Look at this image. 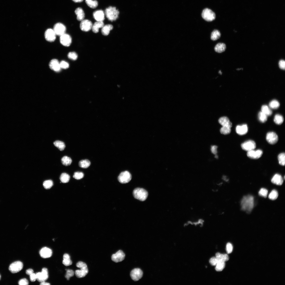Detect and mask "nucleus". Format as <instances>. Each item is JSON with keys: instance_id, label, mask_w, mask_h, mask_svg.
Here are the masks:
<instances>
[{"instance_id": "5", "label": "nucleus", "mask_w": 285, "mask_h": 285, "mask_svg": "<svg viewBox=\"0 0 285 285\" xmlns=\"http://www.w3.org/2000/svg\"><path fill=\"white\" fill-rule=\"evenodd\" d=\"M202 17L206 21L208 22L212 21L215 18V14L212 11L208 8H206L203 11L202 14Z\"/></svg>"}, {"instance_id": "30", "label": "nucleus", "mask_w": 285, "mask_h": 285, "mask_svg": "<svg viewBox=\"0 0 285 285\" xmlns=\"http://www.w3.org/2000/svg\"><path fill=\"white\" fill-rule=\"evenodd\" d=\"M54 144L61 151H63L65 148L66 145L65 143L61 141H55L54 142Z\"/></svg>"}, {"instance_id": "11", "label": "nucleus", "mask_w": 285, "mask_h": 285, "mask_svg": "<svg viewBox=\"0 0 285 285\" xmlns=\"http://www.w3.org/2000/svg\"><path fill=\"white\" fill-rule=\"evenodd\" d=\"M143 272L140 269L136 268L131 271L130 276L132 279L134 281L139 280L142 277Z\"/></svg>"}, {"instance_id": "2", "label": "nucleus", "mask_w": 285, "mask_h": 285, "mask_svg": "<svg viewBox=\"0 0 285 285\" xmlns=\"http://www.w3.org/2000/svg\"><path fill=\"white\" fill-rule=\"evenodd\" d=\"M105 13L108 20L113 22L118 18L119 12L115 7L110 6L106 9Z\"/></svg>"}, {"instance_id": "35", "label": "nucleus", "mask_w": 285, "mask_h": 285, "mask_svg": "<svg viewBox=\"0 0 285 285\" xmlns=\"http://www.w3.org/2000/svg\"><path fill=\"white\" fill-rule=\"evenodd\" d=\"M85 2L89 7L92 8H96L98 5V2L96 1L86 0Z\"/></svg>"}, {"instance_id": "19", "label": "nucleus", "mask_w": 285, "mask_h": 285, "mask_svg": "<svg viewBox=\"0 0 285 285\" xmlns=\"http://www.w3.org/2000/svg\"><path fill=\"white\" fill-rule=\"evenodd\" d=\"M49 65L50 68L55 72H59L61 69L60 62L56 59L51 60L50 63Z\"/></svg>"}, {"instance_id": "10", "label": "nucleus", "mask_w": 285, "mask_h": 285, "mask_svg": "<svg viewBox=\"0 0 285 285\" xmlns=\"http://www.w3.org/2000/svg\"><path fill=\"white\" fill-rule=\"evenodd\" d=\"M241 146L243 150L248 152L254 150L256 148V145L254 141L250 140L242 143Z\"/></svg>"}, {"instance_id": "21", "label": "nucleus", "mask_w": 285, "mask_h": 285, "mask_svg": "<svg viewBox=\"0 0 285 285\" xmlns=\"http://www.w3.org/2000/svg\"><path fill=\"white\" fill-rule=\"evenodd\" d=\"M236 131L238 135H243L245 134L248 131V127L246 124L242 125H238L236 128Z\"/></svg>"}, {"instance_id": "23", "label": "nucleus", "mask_w": 285, "mask_h": 285, "mask_svg": "<svg viewBox=\"0 0 285 285\" xmlns=\"http://www.w3.org/2000/svg\"><path fill=\"white\" fill-rule=\"evenodd\" d=\"M271 182L274 184L281 185L282 184L283 180L282 177L280 174H275L272 178Z\"/></svg>"}, {"instance_id": "39", "label": "nucleus", "mask_w": 285, "mask_h": 285, "mask_svg": "<svg viewBox=\"0 0 285 285\" xmlns=\"http://www.w3.org/2000/svg\"><path fill=\"white\" fill-rule=\"evenodd\" d=\"M258 118L261 122L264 123L267 121L268 116L262 112H261L259 113Z\"/></svg>"}, {"instance_id": "40", "label": "nucleus", "mask_w": 285, "mask_h": 285, "mask_svg": "<svg viewBox=\"0 0 285 285\" xmlns=\"http://www.w3.org/2000/svg\"><path fill=\"white\" fill-rule=\"evenodd\" d=\"M280 106V104L278 101L276 100H273L271 101L269 104L270 107L273 109L278 108Z\"/></svg>"}, {"instance_id": "14", "label": "nucleus", "mask_w": 285, "mask_h": 285, "mask_svg": "<svg viewBox=\"0 0 285 285\" xmlns=\"http://www.w3.org/2000/svg\"><path fill=\"white\" fill-rule=\"evenodd\" d=\"M60 41L63 45L69 47L72 43V40L70 35L65 33L60 36Z\"/></svg>"}, {"instance_id": "15", "label": "nucleus", "mask_w": 285, "mask_h": 285, "mask_svg": "<svg viewBox=\"0 0 285 285\" xmlns=\"http://www.w3.org/2000/svg\"><path fill=\"white\" fill-rule=\"evenodd\" d=\"M45 37L46 40L49 42H52L56 39L57 35L53 29H49L45 33Z\"/></svg>"}, {"instance_id": "34", "label": "nucleus", "mask_w": 285, "mask_h": 285, "mask_svg": "<svg viewBox=\"0 0 285 285\" xmlns=\"http://www.w3.org/2000/svg\"><path fill=\"white\" fill-rule=\"evenodd\" d=\"M225 266V262L223 261H219L215 266V269L218 272L222 271L224 269Z\"/></svg>"}, {"instance_id": "43", "label": "nucleus", "mask_w": 285, "mask_h": 285, "mask_svg": "<svg viewBox=\"0 0 285 285\" xmlns=\"http://www.w3.org/2000/svg\"><path fill=\"white\" fill-rule=\"evenodd\" d=\"M220 131L221 134L226 135L230 133L231 132V128L227 127L222 126L220 129Z\"/></svg>"}, {"instance_id": "49", "label": "nucleus", "mask_w": 285, "mask_h": 285, "mask_svg": "<svg viewBox=\"0 0 285 285\" xmlns=\"http://www.w3.org/2000/svg\"><path fill=\"white\" fill-rule=\"evenodd\" d=\"M60 64L61 69H66L68 68L69 67L68 63L65 61H62L60 62Z\"/></svg>"}, {"instance_id": "20", "label": "nucleus", "mask_w": 285, "mask_h": 285, "mask_svg": "<svg viewBox=\"0 0 285 285\" xmlns=\"http://www.w3.org/2000/svg\"><path fill=\"white\" fill-rule=\"evenodd\" d=\"M94 19L97 21H103L105 19V14L103 11L99 10L95 11L93 14Z\"/></svg>"}, {"instance_id": "46", "label": "nucleus", "mask_w": 285, "mask_h": 285, "mask_svg": "<svg viewBox=\"0 0 285 285\" xmlns=\"http://www.w3.org/2000/svg\"><path fill=\"white\" fill-rule=\"evenodd\" d=\"M84 174L81 172H76L74 173L73 178L77 180H80L83 178Z\"/></svg>"}, {"instance_id": "51", "label": "nucleus", "mask_w": 285, "mask_h": 285, "mask_svg": "<svg viewBox=\"0 0 285 285\" xmlns=\"http://www.w3.org/2000/svg\"><path fill=\"white\" fill-rule=\"evenodd\" d=\"M218 262V261L215 257H212L209 260L210 263L213 266H215Z\"/></svg>"}, {"instance_id": "47", "label": "nucleus", "mask_w": 285, "mask_h": 285, "mask_svg": "<svg viewBox=\"0 0 285 285\" xmlns=\"http://www.w3.org/2000/svg\"><path fill=\"white\" fill-rule=\"evenodd\" d=\"M268 193L267 190L264 188H262L260 190L259 193L260 196L266 198L267 197Z\"/></svg>"}, {"instance_id": "42", "label": "nucleus", "mask_w": 285, "mask_h": 285, "mask_svg": "<svg viewBox=\"0 0 285 285\" xmlns=\"http://www.w3.org/2000/svg\"><path fill=\"white\" fill-rule=\"evenodd\" d=\"M278 196V191L276 190H274L272 191L269 196V199L272 200H274L276 199Z\"/></svg>"}, {"instance_id": "59", "label": "nucleus", "mask_w": 285, "mask_h": 285, "mask_svg": "<svg viewBox=\"0 0 285 285\" xmlns=\"http://www.w3.org/2000/svg\"><path fill=\"white\" fill-rule=\"evenodd\" d=\"M75 3H80L83 1L84 0H72Z\"/></svg>"}, {"instance_id": "13", "label": "nucleus", "mask_w": 285, "mask_h": 285, "mask_svg": "<svg viewBox=\"0 0 285 285\" xmlns=\"http://www.w3.org/2000/svg\"><path fill=\"white\" fill-rule=\"evenodd\" d=\"M266 140L270 144H274L278 141L279 139L277 135L275 133L270 132L266 135Z\"/></svg>"}, {"instance_id": "25", "label": "nucleus", "mask_w": 285, "mask_h": 285, "mask_svg": "<svg viewBox=\"0 0 285 285\" xmlns=\"http://www.w3.org/2000/svg\"><path fill=\"white\" fill-rule=\"evenodd\" d=\"M104 25V23L103 21H97L95 22L93 25L92 28L93 31L95 33H97L99 32V29L100 28H102Z\"/></svg>"}, {"instance_id": "18", "label": "nucleus", "mask_w": 285, "mask_h": 285, "mask_svg": "<svg viewBox=\"0 0 285 285\" xmlns=\"http://www.w3.org/2000/svg\"><path fill=\"white\" fill-rule=\"evenodd\" d=\"M40 254L42 258L44 259L49 258L52 255V251L50 248L44 247L42 248L40 252Z\"/></svg>"}, {"instance_id": "1", "label": "nucleus", "mask_w": 285, "mask_h": 285, "mask_svg": "<svg viewBox=\"0 0 285 285\" xmlns=\"http://www.w3.org/2000/svg\"><path fill=\"white\" fill-rule=\"evenodd\" d=\"M254 198L251 195L244 196L241 202L242 209L248 213L251 212L254 207Z\"/></svg>"}, {"instance_id": "7", "label": "nucleus", "mask_w": 285, "mask_h": 285, "mask_svg": "<svg viewBox=\"0 0 285 285\" xmlns=\"http://www.w3.org/2000/svg\"><path fill=\"white\" fill-rule=\"evenodd\" d=\"M132 175L130 173L126 171L121 172L118 177V180L122 183H126L130 181L132 179Z\"/></svg>"}, {"instance_id": "58", "label": "nucleus", "mask_w": 285, "mask_h": 285, "mask_svg": "<svg viewBox=\"0 0 285 285\" xmlns=\"http://www.w3.org/2000/svg\"><path fill=\"white\" fill-rule=\"evenodd\" d=\"M41 283H40V284L41 285H50V284L49 283L46 282L45 281L43 282H41Z\"/></svg>"}, {"instance_id": "27", "label": "nucleus", "mask_w": 285, "mask_h": 285, "mask_svg": "<svg viewBox=\"0 0 285 285\" xmlns=\"http://www.w3.org/2000/svg\"><path fill=\"white\" fill-rule=\"evenodd\" d=\"M215 257L219 261L226 262L229 260V257L227 254H222L217 253L215 254Z\"/></svg>"}, {"instance_id": "6", "label": "nucleus", "mask_w": 285, "mask_h": 285, "mask_svg": "<svg viewBox=\"0 0 285 285\" xmlns=\"http://www.w3.org/2000/svg\"><path fill=\"white\" fill-rule=\"evenodd\" d=\"M23 264L21 261H18L12 263L9 266V270L12 273H15L19 272L23 269Z\"/></svg>"}, {"instance_id": "26", "label": "nucleus", "mask_w": 285, "mask_h": 285, "mask_svg": "<svg viewBox=\"0 0 285 285\" xmlns=\"http://www.w3.org/2000/svg\"><path fill=\"white\" fill-rule=\"evenodd\" d=\"M113 28V26L111 24H107L104 26L102 28V34L104 36L108 35L111 30Z\"/></svg>"}, {"instance_id": "16", "label": "nucleus", "mask_w": 285, "mask_h": 285, "mask_svg": "<svg viewBox=\"0 0 285 285\" xmlns=\"http://www.w3.org/2000/svg\"><path fill=\"white\" fill-rule=\"evenodd\" d=\"M125 257L124 253L122 251L120 250L112 255V259L113 261L118 263L123 261L125 259Z\"/></svg>"}, {"instance_id": "48", "label": "nucleus", "mask_w": 285, "mask_h": 285, "mask_svg": "<svg viewBox=\"0 0 285 285\" xmlns=\"http://www.w3.org/2000/svg\"><path fill=\"white\" fill-rule=\"evenodd\" d=\"M66 271L65 277L67 280H69L71 277L74 276L75 272L73 270L70 269L67 270Z\"/></svg>"}, {"instance_id": "33", "label": "nucleus", "mask_w": 285, "mask_h": 285, "mask_svg": "<svg viewBox=\"0 0 285 285\" xmlns=\"http://www.w3.org/2000/svg\"><path fill=\"white\" fill-rule=\"evenodd\" d=\"M261 110V112L268 116H271L272 114V110L267 105L262 106Z\"/></svg>"}, {"instance_id": "41", "label": "nucleus", "mask_w": 285, "mask_h": 285, "mask_svg": "<svg viewBox=\"0 0 285 285\" xmlns=\"http://www.w3.org/2000/svg\"><path fill=\"white\" fill-rule=\"evenodd\" d=\"M278 159L279 164L282 166H284L285 163V154L284 153L280 154L278 156Z\"/></svg>"}, {"instance_id": "56", "label": "nucleus", "mask_w": 285, "mask_h": 285, "mask_svg": "<svg viewBox=\"0 0 285 285\" xmlns=\"http://www.w3.org/2000/svg\"><path fill=\"white\" fill-rule=\"evenodd\" d=\"M217 146H213L211 147V152L215 154H216L217 153Z\"/></svg>"}, {"instance_id": "38", "label": "nucleus", "mask_w": 285, "mask_h": 285, "mask_svg": "<svg viewBox=\"0 0 285 285\" xmlns=\"http://www.w3.org/2000/svg\"><path fill=\"white\" fill-rule=\"evenodd\" d=\"M61 182L63 183L68 182L70 180V177L68 174L66 173H62L60 178Z\"/></svg>"}, {"instance_id": "45", "label": "nucleus", "mask_w": 285, "mask_h": 285, "mask_svg": "<svg viewBox=\"0 0 285 285\" xmlns=\"http://www.w3.org/2000/svg\"><path fill=\"white\" fill-rule=\"evenodd\" d=\"M68 58L73 60H76L78 58V55L77 54L74 52H70L68 55Z\"/></svg>"}, {"instance_id": "55", "label": "nucleus", "mask_w": 285, "mask_h": 285, "mask_svg": "<svg viewBox=\"0 0 285 285\" xmlns=\"http://www.w3.org/2000/svg\"><path fill=\"white\" fill-rule=\"evenodd\" d=\"M30 280L31 282H34L36 280V274L34 273L30 275Z\"/></svg>"}, {"instance_id": "12", "label": "nucleus", "mask_w": 285, "mask_h": 285, "mask_svg": "<svg viewBox=\"0 0 285 285\" xmlns=\"http://www.w3.org/2000/svg\"><path fill=\"white\" fill-rule=\"evenodd\" d=\"M93 24L91 21L88 20H84L82 21L80 24L81 30L84 32H88L92 28Z\"/></svg>"}, {"instance_id": "60", "label": "nucleus", "mask_w": 285, "mask_h": 285, "mask_svg": "<svg viewBox=\"0 0 285 285\" xmlns=\"http://www.w3.org/2000/svg\"><path fill=\"white\" fill-rule=\"evenodd\" d=\"M1 275H0V280H1Z\"/></svg>"}, {"instance_id": "31", "label": "nucleus", "mask_w": 285, "mask_h": 285, "mask_svg": "<svg viewBox=\"0 0 285 285\" xmlns=\"http://www.w3.org/2000/svg\"><path fill=\"white\" fill-rule=\"evenodd\" d=\"M90 164V161L88 160H82L80 161L79 163V166L84 169L88 168L89 167Z\"/></svg>"}, {"instance_id": "44", "label": "nucleus", "mask_w": 285, "mask_h": 285, "mask_svg": "<svg viewBox=\"0 0 285 285\" xmlns=\"http://www.w3.org/2000/svg\"><path fill=\"white\" fill-rule=\"evenodd\" d=\"M53 185V182L51 180L44 181L43 183V186L44 188L47 189H50Z\"/></svg>"}, {"instance_id": "3", "label": "nucleus", "mask_w": 285, "mask_h": 285, "mask_svg": "<svg viewBox=\"0 0 285 285\" xmlns=\"http://www.w3.org/2000/svg\"><path fill=\"white\" fill-rule=\"evenodd\" d=\"M76 266L80 269L76 270L75 274L78 278H81L85 277L88 273L89 270L86 264L85 263L80 261L77 263Z\"/></svg>"}, {"instance_id": "36", "label": "nucleus", "mask_w": 285, "mask_h": 285, "mask_svg": "<svg viewBox=\"0 0 285 285\" xmlns=\"http://www.w3.org/2000/svg\"><path fill=\"white\" fill-rule=\"evenodd\" d=\"M220 36L221 34L219 31L218 30H214L211 33V39L213 41L217 40L220 37Z\"/></svg>"}, {"instance_id": "32", "label": "nucleus", "mask_w": 285, "mask_h": 285, "mask_svg": "<svg viewBox=\"0 0 285 285\" xmlns=\"http://www.w3.org/2000/svg\"><path fill=\"white\" fill-rule=\"evenodd\" d=\"M61 162L64 165L66 166H68L71 164L72 161L70 158L67 156H65L62 158Z\"/></svg>"}, {"instance_id": "29", "label": "nucleus", "mask_w": 285, "mask_h": 285, "mask_svg": "<svg viewBox=\"0 0 285 285\" xmlns=\"http://www.w3.org/2000/svg\"><path fill=\"white\" fill-rule=\"evenodd\" d=\"M204 222V221L203 219H198V220L194 221H189L185 224V226L191 224L195 225H200L201 226H202L203 225Z\"/></svg>"}, {"instance_id": "53", "label": "nucleus", "mask_w": 285, "mask_h": 285, "mask_svg": "<svg viewBox=\"0 0 285 285\" xmlns=\"http://www.w3.org/2000/svg\"><path fill=\"white\" fill-rule=\"evenodd\" d=\"M18 283L20 285H27L29 284V282L26 279L24 278L20 280Z\"/></svg>"}, {"instance_id": "24", "label": "nucleus", "mask_w": 285, "mask_h": 285, "mask_svg": "<svg viewBox=\"0 0 285 285\" xmlns=\"http://www.w3.org/2000/svg\"><path fill=\"white\" fill-rule=\"evenodd\" d=\"M75 13L77 16V19L78 21H81L84 20L85 17V14L82 8H77L75 11Z\"/></svg>"}, {"instance_id": "4", "label": "nucleus", "mask_w": 285, "mask_h": 285, "mask_svg": "<svg viewBox=\"0 0 285 285\" xmlns=\"http://www.w3.org/2000/svg\"><path fill=\"white\" fill-rule=\"evenodd\" d=\"M133 194L135 199L142 201H145L148 195V191L143 189L140 188L135 189Z\"/></svg>"}, {"instance_id": "9", "label": "nucleus", "mask_w": 285, "mask_h": 285, "mask_svg": "<svg viewBox=\"0 0 285 285\" xmlns=\"http://www.w3.org/2000/svg\"><path fill=\"white\" fill-rule=\"evenodd\" d=\"M53 30L56 35L60 36L66 33V27L65 26L61 23H58L54 26Z\"/></svg>"}, {"instance_id": "8", "label": "nucleus", "mask_w": 285, "mask_h": 285, "mask_svg": "<svg viewBox=\"0 0 285 285\" xmlns=\"http://www.w3.org/2000/svg\"><path fill=\"white\" fill-rule=\"evenodd\" d=\"M36 280L40 282L45 281L48 278V273L47 269L44 268L41 272H38L36 274Z\"/></svg>"}, {"instance_id": "17", "label": "nucleus", "mask_w": 285, "mask_h": 285, "mask_svg": "<svg viewBox=\"0 0 285 285\" xmlns=\"http://www.w3.org/2000/svg\"><path fill=\"white\" fill-rule=\"evenodd\" d=\"M263 153L262 151L260 150L255 151L254 150L247 152V155L248 157L253 159H258L260 158Z\"/></svg>"}, {"instance_id": "22", "label": "nucleus", "mask_w": 285, "mask_h": 285, "mask_svg": "<svg viewBox=\"0 0 285 285\" xmlns=\"http://www.w3.org/2000/svg\"><path fill=\"white\" fill-rule=\"evenodd\" d=\"M218 122L222 126L230 128L232 126V123L230 121L229 118L227 117L224 116L220 117L219 119Z\"/></svg>"}, {"instance_id": "37", "label": "nucleus", "mask_w": 285, "mask_h": 285, "mask_svg": "<svg viewBox=\"0 0 285 285\" xmlns=\"http://www.w3.org/2000/svg\"><path fill=\"white\" fill-rule=\"evenodd\" d=\"M284 121L283 117L279 114L276 115L274 117V123L278 125L282 124Z\"/></svg>"}, {"instance_id": "57", "label": "nucleus", "mask_w": 285, "mask_h": 285, "mask_svg": "<svg viewBox=\"0 0 285 285\" xmlns=\"http://www.w3.org/2000/svg\"><path fill=\"white\" fill-rule=\"evenodd\" d=\"M27 274L30 275L34 273V271L32 269H29L27 270L26 272Z\"/></svg>"}, {"instance_id": "54", "label": "nucleus", "mask_w": 285, "mask_h": 285, "mask_svg": "<svg viewBox=\"0 0 285 285\" xmlns=\"http://www.w3.org/2000/svg\"><path fill=\"white\" fill-rule=\"evenodd\" d=\"M279 66L280 68L282 70H284L285 68V62L283 60H280L279 62Z\"/></svg>"}, {"instance_id": "52", "label": "nucleus", "mask_w": 285, "mask_h": 285, "mask_svg": "<svg viewBox=\"0 0 285 285\" xmlns=\"http://www.w3.org/2000/svg\"><path fill=\"white\" fill-rule=\"evenodd\" d=\"M62 263L64 265L66 266H70L72 264V262L70 259H63Z\"/></svg>"}, {"instance_id": "28", "label": "nucleus", "mask_w": 285, "mask_h": 285, "mask_svg": "<svg viewBox=\"0 0 285 285\" xmlns=\"http://www.w3.org/2000/svg\"><path fill=\"white\" fill-rule=\"evenodd\" d=\"M226 49L225 44L222 43H219L215 46L214 48L215 51L218 53H221L224 52Z\"/></svg>"}, {"instance_id": "50", "label": "nucleus", "mask_w": 285, "mask_h": 285, "mask_svg": "<svg viewBox=\"0 0 285 285\" xmlns=\"http://www.w3.org/2000/svg\"><path fill=\"white\" fill-rule=\"evenodd\" d=\"M233 250V246L230 243H228L226 245V251L228 254L232 253Z\"/></svg>"}]
</instances>
